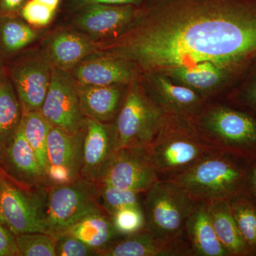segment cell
<instances>
[{
	"instance_id": "cell-1",
	"label": "cell",
	"mask_w": 256,
	"mask_h": 256,
	"mask_svg": "<svg viewBox=\"0 0 256 256\" xmlns=\"http://www.w3.org/2000/svg\"><path fill=\"white\" fill-rule=\"evenodd\" d=\"M100 54L163 74L210 62L244 76L256 58V0H144Z\"/></svg>"
},
{
	"instance_id": "cell-2",
	"label": "cell",
	"mask_w": 256,
	"mask_h": 256,
	"mask_svg": "<svg viewBox=\"0 0 256 256\" xmlns=\"http://www.w3.org/2000/svg\"><path fill=\"white\" fill-rule=\"evenodd\" d=\"M252 162L216 151L188 170L163 180L181 188L195 202L230 201L247 192L248 175Z\"/></svg>"
},
{
	"instance_id": "cell-3",
	"label": "cell",
	"mask_w": 256,
	"mask_h": 256,
	"mask_svg": "<svg viewBox=\"0 0 256 256\" xmlns=\"http://www.w3.org/2000/svg\"><path fill=\"white\" fill-rule=\"evenodd\" d=\"M190 120L202 139L216 150L256 160V116L250 111L234 104L205 105Z\"/></svg>"
},
{
	"instance_id": "cell-4",
	"label": "cell",
	"mask_w": 256,
	"mask_h": 256,
	"mask_svg": "<svg viewBox=\"0 0 256 256\" xmlns=\"http://www.w3.org/2000/svg\"><path fill=\"white\" fill-rule=\"evenodd\" d=\"M146 148L160 178H163L182 172L218 151L202 139L190 118L166 114Z\"/></svg>"
},
{
	"instance_id": "cell-5",
	"label": "cell",
	"mask_w": 256,
	"mask_h": 256,
	"mask_svg": "<svg viewBox=\"0 0 256 256\" xmlns=\"http://www.w3.org/2000/svg\"><path fill=\"white\" fill-rule=\"evenodd\" d=\"M102 210L97 184L80 176L72 182L47 186L45 233L56 238L86 216Z\"/></svg>"
},
{
	"instance_id": "cell-6",
	"label": "cell",
	"mask_w": 256,
	"mask_h": 256,
	"mask_svg": "<svg viewBox=\"0 0 256 256\" xmlns=\"http://www.w3.org/2000/svg\"><path fill=\"white\" fill-rule=\"evenodd\" d=\"M142 202L146 228L158 236L174 238L184 233L185 224L196 202L168 180H158Z\"/></svg>"
},
{
	"instance_id": "cell-7",
	"label": "cell",
	"mask_w": 256,
	"mask_h": 256,
	"mask_svg": "<svg viewBox=\"0 0 256 256\" xmlns=\"http://www.w3.org/2000/svg\"><path fill=\"white\" fill-rule=\"evenodd\" d=\"M142 85L134 80L129 84L114 124L118 149L148 146L156 136L164 116Z\"/></svg>"
},
{
	"instance_id": "cell-8",
	"label": "cell",
	"mask_w": 256,
	"mask_h": 256,
	"mask_svg": "<svg viewBox=\"0 0 256 256\" xmlns=\"http://www.w3.org/2000/svg\"><path fill=\"white\" fill-rule=\"evenodd\" d=\"M47 186L28 188L0 176V223L14 236L45 233Z\"/></svg>"
},
{
	"instance_id": "cell-9",
	"label": "cell",
	"mask_w": 256,
	"mask_h": 256,
	"mask_svg": "<svg viewBox=\"0 0 256 256\" xmlns=\"http://www.w3.org/2000/svg\"><path fill=\"white\" fill-rule=\"evenodd\" d=\"M160 180L146 146H126L116 152L96 184L144 194Z\"/></svg>"
},
{
	"instance_id": "cell-10",
	"label": "cell",
	"mask_w": 256,
	"mask_h": 256,
	"mask_svg": "<svg viewBox=\"0 0 256 256\" xmlns=\"http://www.w3.org/2000/svg\"><path fill=\"white\" fill-rule=\"evenodd\" d=\"M86 124L76 132L52 128L47 140L46 176L48 186H60L80 178Z\"/></svg>"
},
{
	"instance_id": "cell-11",
	"label": "cell",
	"mask_w": 256,
	"mask_h": 256,
	"mask_svg": "<svg viewBox=\"0 0 256 256\" xmlns=\"http://www.w3.org/2000/svg\"><path fill=\"white\" fill-rule=\"evenodd\" d=\"M40 112L52 126L68 132H76L86 124V118L80 107L76 82L68 72L54 65Z\"/></svg>"
},
{
	"instance_id": "cell-12",
	"label": "cell",
	"mask_w": 256,
	"mask_h": 256,
	"mask_svg": "<svg viewBox=\"0 0 256 256\" xmlns=\"http://www.w3.org/2000/svg\"><path fill=\"white\" fill-rule=\"evenodd\" d=\"M0 169L8 178L23 186H48L46 172L25 137L22 124L9 142L0 148Z\"/></svg>"
},
{
	"instance_id": "cell-13",
	"label": "cell",
	"mask_w": 256,
	"mask_h": 256,
	"mask_svg": "<svg viewBox=\"0 0 256 256\" xmlns=\"http://www.w3.org/2000/svg\"><path fill=\"white\" fill-rule=\"evenodd\" d=\"M118 150V138L114 122H102L86 118L80 176L97 183Z\"/></svg>"
},
{
	"instance_id": "cell-14",
	"label": "cell",
	"mask_w": 256,
	"mask_h": 256,
	"mask_svg": "<svg viewBox=\"0 0 256 256\" xmlns=\"http://www.w3.org/2000/svg\"><path fill=\"white\" fill-rule=\"evenodd\" d=\"M148 87L144 88L152 100L164 114L191 118L204 107L206 99L190 88L178 84L164 74H144Z\"/></svg>"
},
{
	"instance_id": "cell-15",
	"label": "cell",
	"mask_w": 256,
	"mask_h": 256,
	"mask_svg": "<svg viewBox=\"0 0 256 256\" xmlns=\"http://www.w3.org/2000/svg\"><path fill=\"white\" fill-rule=\"evenodd\" d=\"M52 65L44 58L20 62L12 70V80L23 112L40 111L52 77Z\"/></svg>"
},
{
	"instance_id": "cell-16",
	"label": "cell",
	"mask_w": 256,
	"mask_h": 256,
	"mask_svg": "<svg viewBox=\"0 0 256 256\" xmlns=\"http://www.w3.org/2000/svg\"><path fill=\"white\" fill-rule=\"evenodd\" d=\"M182 236L162 238L146 228L116 239L100 256H192L190 244Z\"/></svg>"
},
{
	"instance_id": "cell-17",
	"label": "cell",
	"mask_w": 256,
	"mask_h": 256,
	"mask_svg": "<svg viewBox=\"0 0 256 256\" xmlns=\"http://www.w3.org/2000/svg\"><path fill=\"white\" fill-rule=\"evenodd\" d=\"M75 12L74 23L82 31L96 36H114L132 22L137 6L94 4Z\"/></svg>"
},
{
	"instance_id": "cell-18",
	"label": "cell",
	"mask_w": 256,
	"mask_h": 256,
	"mask_svg": "<svg viewBox=\"0 0 256 256\" xmlns=\"http://www.w3.org/2000/svg\"><path fill=\"white\" fill-rule=\"evenodd\" d=\"M138 73L136 66L128 60L101 55L76 66L72 76L78 85H128L136 80Z\"/></svg>"
},
{
	"instance_id": "cell-19",
	"label": "cell",
	"mask_w": 256,
	"mask_h": 256,
	"mask_svg": "<svg viewBox=\"0 0 256 256\" xmlns=\"http://www.w3.org/2000/svg\"><path fill=\"white\" fill-rule=\"evenodd\" d=\"M162 74L178 84L190 88L204 99L225 88L234 85L236 86L242 77L218 68L210 62L178 67Z\"/></svg>"
},
{
	"instance_id": "cell-20",
	"label": "cell",
	"mask_w": 256,
	"mask_h": 256,
	"mask_svg": "<svg viewBox=\"0 0 256 256\" xmlns=\"http://www.w3.org/2000/svg\"><path fill=\"white\" fill-rule=\"evenodd\" d=\"M126 84L82 86L77 88L82 114L86 118L112 122L116 118L126 98Z\"/></svg>"
},
{
	"instance_id": "cell-21",
	"label": "cell",
	"mask_w": 256,
	"mask_h": 256,
	"mask_svg": "<svg viewBox=\"0 0 256 256\" xmlns=\"http://www.w3.org/2000/svg\"><path fill=\"white\" fill-rule=\"evenodd\" d=\"M192 256H229L214 228L208 204L196 202L185 224Z\"/></svg>"
},
{
	"instance_id": "cell-22",
	"label": "cell",
	"mask_w": 256,
	"mask_h": 256,
	"mask_svg": "<svg viewBox=\"0 0 256 256\" xmlns=\"http://www.w3.org/2000/svg\"><path fill=\"white\" fill-rule=\"evenodd\" d=\"M66 233L80 239L97 252L98 256L116 239L122 236L116 232L110 216L102 210L86 216Z\"/></svg>"
},
{
	"instance_id": "cell-23",
	"label": "cell",
	"mask_w": 256,
	"mask_h": 256,
	"mask_svg": "<svg viewBox=\"0 0 256 256\" xmlns=\"http://www.w3.org/2000/svg\"><path fill=\"white\" fill-rule=\"evenodd\" d=\"M95 46L86 38L74 32H64L52 38L50 44V62L62 70L73 69L90 54Z\"/></svg>"
},
{
	"instance_id": "cell-24",
	"label": "cell",
	"mask_w": 256,
	"mask_h": 256,
	"mask_svg": "<svg viewBox=\"0 0 256 256\" xmlns=\"http://www.w3.org/2000/svg\"><path fill=\"white\" fill-rule=\"evenodd\" d=\"M207 204L216 234L229 256H250L234 220L229 201L214 202Z\"/></svg>"
},
{
	"instance_id": "cell-25",
	"label": "cell",
	"mask_w": 256,
	"mask_h": 256,
	"mask_svg": "<svg viewBox=\"0 0 256 256\" xmlns=\"http://www.w3.org/2000/svg\"><path fill=\"white\" fill-rule=\"evenodd\" d=\"M22 114L12 82L4 78L0 88V148L14 136L21 124Z\"/></svg>"
},
{
	"instance_id": "cell-26",
	"label": "cell",
	"mask_w": 256,
	"mask_h": 256,
	"mask_svg": "<svg viewBox=\"0 0 256 256\" xmlns=\"http://www.w3.org/2000/svg\"><path fill=\"white\" fill-rule=\"evenodd\" d=\"M229 204L249 255L256 256V202L246 192Z\"/></svg>"
},
{
	"instance_id": "cell-27",
	"label": "cell",
	"mask_w": 256,
	"mask_h": 256,
	"mask_svg": "<svg viewBox=\"0 0 256 256\" xmlns=\"http://www.w3.org/2000/svg\"><path fill=\"white\" fill-rule=\"evenodd\" d=\"M21 124L25 137L46 172L47 140L50 130L53 126L40 111L23 112Z\"/></svg>"
},
{
	"instance_id": "cell-28",
	"label": "cell",
	"mask_w": 256,
	"mask_h": 256,
	"mask_svg": "<svg viewBox=\"0 0 256 256\" xmlns=\"http://www.w3.org/2000/svg\"><path fill=\"white\" fill-rule=\"evenodd\" d=\"M36 37V32L22 20L8 15L0 18V48L5 53L23 50Z\"/></svg>"
},
{
	"instance_id": "cell-29",
	"label": "cell",
	"mask_w": 256,
	"mask_h": 256,
	"mask_svg": "<svg viewBox=\"0 0 256 256\" xmlns=\"http://www.w3.org/2000/svg\"><path fill=\"white\" fill-rule=\"evenodd\" d=\"M97 184L99 204L109 216L124 207L142 206L140 202L142 194L110 185Z\"/></svg>"
},
{
	"instance_id": "cell-30",
	"label": "cell",
	"mask_w": 256,
	"mask_h": 256,
	"mask_svg": "<svg viewBox=\"0 0 256 256\" xmlns=\"http://www.w3.org/2000/svg\"><path fill=\"white\" fill-rule=\"evenodd\" d=\"M228 100L256 116V58L240 82L232 88Z\"/></svg>"
},
{
	"instance_id": "cell-31",
	"label": "cell",
	"mask_w": 256,
	"mask_h": 256,
	"mask_svg": "<svg viewBox=\"0 0 256 256\" xmlns=\"http://www.w3.org/2000/svg\"><path fill=\"white\" fill-rule=\"evenodd\" d=\"M18 256H56V238L45 233L15 236Z\"/></svg>"
},
{
	"instance_id": "cell-32",
	"label": "cell",
	"mask_w": 256,
	"mask_h": 256,
	"mask_svg": "<svg viewBox=\"0 0 256 256\" xmlns=\"http://www.w3.org/2000/svg\"><path fill=\"white\" fill-rule=\"evenodd\" d=\"M110 218L116 232L122 236L138 233L146 228L142 206L124 207L114 212Z\"/></svg>"
},
{
	"instance_id": "cell-33",
	"label": "cell",
	"mask_w": 256,
	"mask_h": 256,
	"mask_svg": "<svg viewBox=\"0 0 256 256\" xmlns=\"http://www.w3.org/2000/svg\"><path fill=\"white\" fill-rule=\"evenodd\" d=\"M55 252L56 256H98L97 252L68 233L56 238Z\"/></svg>"
},
{
	"instance_id": "cell-34",
	"label": "cell",
	"mask_w": 256,
	"mask_h": 256,
	"mask_svg": "<svg viewBox=\"0 0 256 256\" xmlns=\"http://www.w3.org/2000/svg\"><path fill=\"white\" fill-rule=\"evenodd\" d=\"M56 12L36 0H28L20 13L24 20L30 24L44 26L52 21Z\"/></svg>"
},
{
	"instance_id": "cell-35",
	"label": "cell",
	"mask_w": 256,
	"mask_h": 256,
	"mask_svg": "<svg viewBox=\"0 0 256 256\" xmlns=\"http://www.w3.org/2000/svg\"><path fill=\"white\" fill-rule=\"evenodd\" d=\"M144 0H66L67 8L76 12L88 5L94 4H108L118 5H139Z\"/></svg>"
},
{
	"instance_id": "cell-36",
	"label": "cell",
	"mask_w": 256,
	"mask_h": 256,
	"mask_svg": "<svg viewBox=\"0 0 256 256\" xmlns=\"http://www.w3.org/2000/svg\"><path fill=\"white\" fill-rule=\"evenodd\" d=\"M0 256H18L15 236L0 223Z\"/></svg>"
},
{
	"instance_id": "cell-37",
	"label": "cell",
	"mask_w": 256,
	"mask_h": 256,
	"mask_svg": "<svg viewBox=\"0 0 256 256\" xmlns=\"http://www.w3.org/2000/svg\"><path fill=\"white\" fill-rule=\"evenodd\" d=\"M28 0H0V14L13 16L20 12Z\"/></svg>"
},
{
	"instance_id": "cell-38",
	"label": "cell",
	"mask_w": 256,
	"mask_h": 256,
	"mask_svg": "<svg viewBox=\"0 0 256 256\" xmlns=\"http://www.w3.org/2000/svg\"><path fill=\"white\" fill-rule=\"evenodd\" d=\"M247 192L256 202V160L250 164L247 178Z\"/></svg>"
},
{
	"instance_id": "cell-39",
	"label": "cell",
	"mask_w": 256,
	"mask_h": 256,
	"mask_svg": "<svg viewBox=\"0 0 256 256\" xmlns=\"http://www.w3.org/2000/svg\"><path fill=\"white\" fill-rule=\"evenodd\" d=\"M36 1L42 3V4L46 5V6L50 8V9L56 11L58 6H60V2H62V0H36Z\"/></svg>"
},
{
	"instance_id": "cell-40",
	"label": "cell",
	"mask_w": 256,
	"mask_h": 256,
	"mask_svg": "<svg viewBox=\"0 0 256 256\" xmlns=\"http://www.w3.org/2000/svg\"><path fill=\"white\" fill-rule=\"evenodd\" d=\"M3 70H2V60H0V88H1L2 84L3 79H4V76H3Z\"/></svg>"
}]
</instances>
